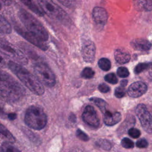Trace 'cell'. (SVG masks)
Segmentation results:
<instances>
[{"label":"cell","mask_w":152,"mask_h":152,"mask_svg":"<svg viewBox=\"0 0 152 152\" xmlns=\"http://www.w3.org/2000/svg\"><path fill=\"white\" fill-rule=\"evenodd\" d=\"M24 90L10 75L0 70V97L8 102H15L23 94Z\"/></svg>","instance_id":"obj_1"},{"label":"cell","mask_w":152,"mask_h":152,"mask_svg":"<svg viewBox=\"0 0 152 152\" xmlns=\"http://www.w3.org/2000/svg\"><path fill=\"white\" fill-rule=\"evenodd\" d=\"M8 65L11 71L31 91L37 95H42L44 93L45 88L42 84L25 68L13 61H10Z\"/></svg>","instance_id":"obj_2"},{"label":"cell","mask_w":152,"mask_h":152,"mask_svg":"<svg viewBox=\"0 0 152 152\" xmlns=\"http://www.w3.org/2000/svg\"><path fill=\"white\" fill-rule=\"evenodd\" d=\"M18 17L28 31L35 34L42 40L46 42L49 35L41 23L27 11L21 9L19 11Z\"/></svg>","instance_id":"obj_3"},{"label":"cell","mask_w":152,"mask_h":152,"mask_svg":"<svg viewBox=\"0 0 152 152\" xmlns=\"http://www.w3.org/2000/svg\"><path fill=\"white\" fill-rule=\"evenodd\" d=\"M37 1L43 12L52 20L65 25L70 23L67 14L52 0H37Z\"/></svg>","instance_id":"obj_4"},{"label":"cell","mask_w":152,"mask_h":152,"mask_svg":"<svg viewBox=\"0 0 152 152\" xmlns=\"http://www.w3.org/2000/svg\"><path fill=\"white\" fill-rule=\"evenodd\" d=\"M47 116L43 110L36 106H31L26 111L24 117L26 124L30 128L40 130L47 124Z\"/></svg>","instance_id":"obj_5"},{"label":"cell","mask_w":152,"mask_h":152,"mask_svg":"<svg viewBox=\"0 0 152 152\" xmlns=\"http://www.w3.org/2000/svg\"><path fill=\"white\" fill-rule=\"evenodd\" d=\"M36 77L39 81L47 87H53L56 83L54 74L45 63L38 62L34 66Z\"/></svg>","instance_id":"obj_6"},{"label":"cell","mask_w":152,"mask_h":152,"mask_svg":"<svg viewBox=\"0 0 152 152\" xmlns=\"http://www.w3.org/2000/svg\"><path fill=\"white\" fill-rule=\"evenodd\" d=\"M0 50L19 63L23 64L27 63L26 57L19 49L1 39H0Z\"/></svg>","instance_id":"obj_7"},{"label":"cell","mask_w":152,"mask_h":152,"mask_svg":"<svg viewBox=\"0 0 152 152\" xmlns=\"http://www.w3.org/2000/svg\"><path fill=\"white\" fill-rule=\"evenodd\" d=\"M135 112L144 131L147 133L151 134L152 132L151 116L146 106L144 104H138Z\"/></svg>","instance_id":"obj_8"},{"label":"cell","mask_w":152,"mask_h":152,"mask_svg":"<svg viewBox=\"0 0 152 152\" xmlns=\"http://www.w3.org/2000/svg\"><path fill=\"white\" fill-rule=\"evenodd\" d=\"M96 46L93 41L86 39L82 43L81 55L86 62H93L95 58Z\"/></svg>","instance_id":"obj_9"},{"label":"cell","mask_w":152,"mask_h":152,"mask_svg":"<svg viewBox=\"0 0 152 152\" xmlns=\"http://www.w3.org/2000/svg\"><path fill=\"white\" fill-rule=\"evenodd\" d=\"M82 118L84 122L90 126L97 127L99 125L100 120L98 115L95 109L91 106H87L85 107Z\"/></svg>","instance_id":"obj_10"},{"label":"cell","mask_w":152,"mask_h":152,"mask_svg":"<svg viewBox=\"0 0 152 152\" xmlns=\"http://www.w3.org/2000/svg\"><path fill=\"white\" fill-rule=\"evenodd\" d=\"M147 90V85L142 81H137L131 84L128 89V95L134 98L141 96Z\"/></svg>","instance_id":"obj_11"},{"label":"cell","mask_w":152,"mask_h":152,"mask_svg":"<svg viewBox=\"0 0 152 152\" xmlns=\"http://www.w3.org/2000/svg\"><path fill=\"white\" fill-rule=\"evenodd\" d=\"M92 17L97 24L104 26L107 21L108 15L104 8L100 7H96L93 10Z\"/></svg>","instance_id":"obj_12"},{"label":"cell","mask_w":152,"mask_h":152,"mask_svg":"<svg viewBox=\"0 0 152 152\" xmlns=\"http://www.w3.org/2000/svg\"><path fill=\"white\" fill-rule=\"evenodd\" d=\"M21 34L24 37V39H26L28 42L37 46L41 50H46L48 49V46L46 43V42L42 40L41 39H40L35 34L29 31H22Z\"/></svg>","instance_id":"obj_13"},{"label":"cell","mask_w":152,"mask_h":152,"mask_svg":"<svg viewBox=\"0 0 152 152\" xmlns=\"http://www.w3.org/2000/svg\"><path fill=\"white\" fill-rule=\"evenodd\" d=\"M130 45L131 47L136 50L139 51H147L151 49V43L145 39H137L132 40Z\"/></svg>","instance_id":"obj_14"},{"label":"cell","mask_w":152,"mask_h":152,"mask_svg":"<svg viewBox=\"0 0 152 152\" xmlns=\"http://www.w3.org/2000/svg\"><path fill=\"white\" fill-rule=\"evenodd\" d=\"M103 121L104 124L108 126H112L116 124H118L119 121H121L122 116L120 113L115 112L111 113L107 110L104 113Z\"/></svg>","instance_id":"obj_15"},{"label":"cell","mask_w":152,"mask_h":152,"mask_svg":"<svg viewBox=\"0 0 152 152\" xmlns=\"http://www.w3.org/2000/svg\"><path fill=\"white\" fill-rule=\"evenodd\" d=\"M114 56L116 61L120 64H126L131 59L129 53L122 48H118L115 50Z\"/></svg>","instance_id":"obj_16"},{"label":"cell","mask_w":152,"mask_h":152,"mask_svg":"<svg viewBox=\"0 0 152 152\" xmlns=\"http://www.w3.org/2000/svg\"><path fill=\"white\" fill-rule=\"evenodd\" d=\"M133 4L138 11H151L152 9L151 0H134Z\"/></svg>","instance_id":"obj_17"},{"label":"cell","mask_w":152,"mask_h":152,"mask_svg":"<svg viewBox=\"0 0 152 152\" xmlns=\"http://www.w3.org/2000/svg\"><path fill=\"white\" fill-rule=\"evenodd\" d=\"M0 138L11 143L15 142V138L10 131L2 124L0 123Z\"/></svg>","instance_id":"obj_18"},{"label":"cell","mask_w":152,"mask_h":152,"mask_svg":"<svg viewBox=\"0 0 152 152\" xmlns=\"http://www.w3.org/2000/svg\"><path fill=\"white\" fill-rule=\"evenodd\" d=\"M20 1L36 14L40 17L43 15V12L36 5L33 0H20Z\"/></svg>","instance_id":"obj_19"},{"label":"cell","mask_w":152,"mask_h":152,"mask_svg":"<svg viewBox=\"0 0 152 152\" xmlns=\"http://www.w3.org/2000/svg\"><path fill=\"white\" fill-rule=\"evenodd\" d=\"M12 28L10 24L0 15V33H10Z\"/></svg>","instance_id":"obj_20"},{"label":"cell","mask_w":152,"mask_h":152,"mask_svg":"<svg viewBox=\"0 0 152 152\" xmlns=\"http://www.w3.org/2000/svg\"><path fill=\"white\" fill-rule=\"evenodd\" d=\"M90 100L94 104H96L100 109L102 112H103V113L107 110V104L106 102L103 99L97 98V97H93V98H91Z\"/></svg>","instance_id":"obj_21"},{"label":"cell","mask_w":152,"mask_h":152,"mask_svg":"<svg viewBox=\"0 0 152 152\" xmlns=\"http://www.w3.org/2000/svg\"><path fill=\"white\" fill-rule=\"evenodd\" d=\"M98 65L99 68L102 69L103 71H107L110 69L111 63L110 61L107 58H102L99 60Z\"/></svg>","instance_id":"obj_22"},{"label":"cell","mask_w":152,"mask_h":152,"mask_svg":"<svg viewBox=\"0 0 152 152\" xmlns=\"http://www.w3.org/2000/svg\"><path fill=\"white\" fill-rule=\"evenodd\" d=\"M2 152H20L17 148L13 146L11 142L5 141L2 144Z\"/></svg>","instance_id":"obj_23"},{"label":"cell","mask_w":152,"mask_h":152,"mask_svg":"<svg viewBox=\"0 0 152 152\" xmlns=\"http://www.w3.org/2000/svg\"><path fill=\"white\" fill-rule=\"evenodd\" d=\"M94 71L90 67L85 68L81 72V75L84 78H91L94 75Z\"/></svg>","instance_id":"obj_24"},{"label":"cell","mask_w":152,"mask_h":152,"mask_svg":"<svg viewBox=\"0 0 152 152\" xmlns=\"http://www.w3.org/2000/svg\"><path fill=\"white\" fill-rule=\"evenodd\" d=\"M150 63H140L138 64L134 69L135 74H139L143 71L148 69L150 66Z\"/></svg>","instance_id":"obj_25"},{"label":"cell","mask_w":152,"mask_h":152,"mask_svg":"<svg viewBox=\"0 0 152 152\" xmlns=\"http://www.w3.org/2000/svg\"><path fill=\"white\" fill-rule=\"evenodd\" d=\"M104 80L112 84H115L118 81L116 75L113 73H110V74H106L104 76Z\"/></svg>","instance_id":"obj_26"},{"label":"cell","mask_w":152,"mask_h":152,"mask_svg":"<svg viewBox=\"0 0 152 152\" xmlns=\"http://www.w3.org/2000/svg\"><path fill=\"white\" fill-rule=\"evenodd\" d=\"M122 146L125 148H131L134 147V144L132 140L128 138H124L121 141Z\"/></svg>","instance_id":"obj_27"},{"label":"cell","mask_w":152,"mask_h":152,"mask_svg":"<svg viewBox=\"0 0 152 152\" xmlns=\"http://www.w3.org/2000/svg\"><path fill=\"white\" fill-rule=\"evenodd\" d=\"M129 71L126 67L121 66L117 69V74L121 78H125L129 75Z\"/></svg>","instance_id":"obj_28"},{"label":"cell","mask_w":152,"mask_h":152,"mask_svg":"<svg viewBox=\"0 0 152 152\" xmlns=\"http://www.w3.org/2000/svg\"><path fill=\"white\" fill-rule=\"evenodd\" d=\"M125 94V90L124 87H118L115 90V96L117 98H122Z\"/></svg>","instance_id":"obj_29"},{"label":"cell","mask_w":152,"mask_h":152,"mask_svg":"<svg viewBox=\"0 0 152 152\" xmlns=\"http://www.w3.org/2000/svg\"><path fill=\"white\" fill-rule=\"evenodd\" d=\"M97 144L98 145H99L103 149H104V150H109L111 148L110 143L109 141H106V140H100L97 143Z\"/></svg>","instance_id":"obj_30"},{"label":"cell","mask_w":152,"mask_h":152,"mask_svg":"<svg viewBox=\"0 0 152 152\" xmlns=\"http://www.w3.org/2000/svg\"><path fill=\"white\" fill-rule=\"evenodd\" d=\"M128 134L130 137L134 138H137L140 137L141 132L138 129L135 128H131L128 130Z\"/></svg>","instance_id":"obj_31"},{"label":"cell","mask_w":152,"mask_h":152,"mask_svg":"<svg viewBox=\"0 0 152 152\" xmlns=\"http://www.w3.org/2000/svg\"><path fill=\"white\" fill-rule=\"evenodd\" d=\"M76 135H77V137L79 139H80V140H81L83 141H87L89 140L88 136L87 134H86L83 131H82L81 130H80L79 129L77 131Z\"/></svg>","instance_id":"obj_32"},{"label":"cell","mask_w":152,"mask_h":152,"mask_svg":"<svg viewBox=\"0 0 152 152\" xmlns=\"http://www.w3.org/2000/svg\"><path fill=\"white\" fill-rule=\"evenodd\" d=\"M59 3L62 4L63 5L68 7V8H71L72 7L75 3V0H57Z\"/></svg>","instance_id":"obj_33"},{"label":"cell","mask_w":152,"mask_h":152,"mask_svg":"<svg viewBox=\"0 0 152 152\" xmlns=\"http://www.w3.org/2000/svg\"><path fill=\"white\" fill-rule=\"evenodd\" d=\"M136 145L138 148H145L148 146V142L145 139L142 138L137 141Z\"/></svg>","instance_id":"obj_34"},{"label":"cell","mask_w":152,"mask_h":152,"mask_svg":"<svg viewBox=\"0 0 152 152\" xmlns=\"http://www.w3.org/2000/svg\"><path fill=\"white\" fill-rule=\"evenodd\" d=\"M99 90L102 92V93H107L110 90V88L109 87L106 85V84L104 83H102V84H100L99 86Z\"/></svg>","instance_id":"obj_35"},{"label":"cell","mask_w":152,"mask_h":152,"mask_svg":"<svg viewBox=\"0 0 152 152\" xmlns=\"http://www.w3.org/2000/svg\"><path fill=\"white\" fill-rule=\"evenodd\" d=\"M5 115V110H4V107L3 106V104L2 103L0 102V117L4 118Z\"/></svg>","instance_id":"obj_36"},{"label":"cell","mask_w":152,"mask_h":152,"mask_svg":"<svg viewBox=\"0 0 152 152\" xmlns=\"http://www.w3.org/2000/svg\"><path fill=\"white\" fill-rule=\"evenodd\" d=\"M5 5H10L11 4V0H0Z\"/></svg>","instance_id":"obj_37"},{"label":"cell","mask_w":152,"mask_h":152,"mask_svg":"<svg viewBox=\"0 0 152 152\" xmlns=\"http://www.w3.org/2000/svg\"><path fill=\"white\" fill-rule=\"evenodd\" d=\"M127 83H128V81L126 80H122L121 81V86L122 87H125L126 85H127Z\"/></svg>","instance_id":"obj_38"},{"label":"cell","mask_w":152,"mask_h":152,"mask_svg":"<svg viewBox=\"0 0 152 152\" xmlns=\"http://www.w3.org/2000/svg\"><path fill=\"white\" fill-rule=\"evenodd\" d=\"M5 65V61L3 58L0 55V66H3Z\"/></svg>","instance_id":"obj_39"},{"label":"cell","mask_w":152,"mask_h":152,"mask_svg":"<svg viewBox=\"0 0 152 152\" xmlns=\"http://www.w3.org/2000/svg\"><path fill=\"white\" fill-rule=\"evenodd\" d=\"M1 8V2H0V10Z\"/></svg>","instance_id":"obj_40"},{"label":"cell","mask_w":152,"mask_h":152,"mask_svg":"<svg viewBox=\"0 0 152 152\" xmlns=\"http://www.w3.org/2000/svg\"><path fill=\"white\" fill-rule=\"evenodd\" d=\"M0 152H2V149H1V148H0Z\"/></svg>","instance_id":"obj_41"}]
</instances>
